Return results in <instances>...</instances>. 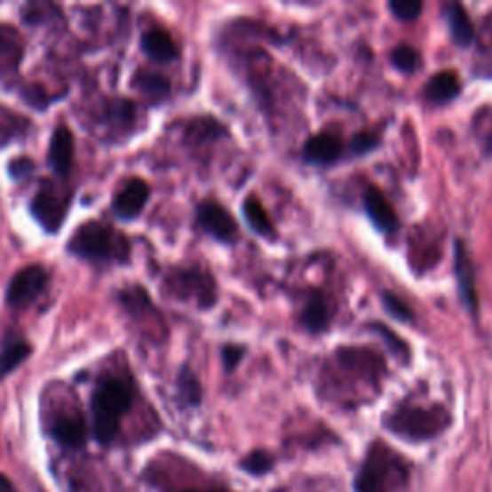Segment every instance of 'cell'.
I'll list each match as a JSON object with an SVG mask.
<instances>
[{
	"mask_svg": "<svg viewBox=\"0 0 492 492\" xmlns=\"http://www.w3.org/2000/svg\"><path fill=\"white\" fill-rule=\"evenodd\" d=\"M302 158L312 166H333V163L348 158V145L337 133L323 131L306 140L302 148Z\"/></svg>",
	"mask_w": 492,
	"mask_h": 492,
	"instance_id": "obj_10",
	"label": "cell"
},
{
	"mask_svg": "<svg viewBox=\"0 0 492 492\" xmlns=\"http://www.w3.org/2000/svg\"><path fill=\"white\" fill-rule=\"evenodd\" d=\"M462 91V83H460V77L456 72H439L432 75L425 87H424V97L427 102L431 104H448L452 102L454 99H458Z\"/></svg>",
	"mask_w": 492,
	"mask_h": 492,
	"instance_id": "obj_18",
	"label": "cell"
},
{
	"mask_svg": "<svg viewBox=\"0 0 492 492\" xmlns=\"http://www.w3.org/2000/svg\"><path fill=\"white\" fill-rule=\"evenodd\" d=\"M21 97H23V100L29 104V107H35L37 110H44L54 100V99H51L49 95H46L44 89L39 87V85L26 87L21 92Z\"/></svg>",
	"mask_w": 492,
	"mask_h": 492,
	"instance_id": "obj_32",
	"label": "cell"
},
{
	"mask_svg": "<svg viewBox=\"0 0 492 492\" xmlns=\"http://www.w3.org/2000/svg\"><path fill=\"white\" fill-rule=\"evenodd\" d=\"M444 20H447L450 39L458 44L460 49H467V46H472V43L475 39V28L462 4L452 3L444 8Z\"/></svg>",
	"mask_w": 492,
	"mask_h": 492,
	"instance_id": "obj_20",
	"label": "cell"
},
{
	"mask_svg": "<svg viewBox=\"0 0 492 492\" xmlns=\"http://www.w3.org/2000/svg\"><path fill=\"white\" fill-rule=\"evenodd\" d=\"M369 329H371L373 333H377V335L383 337V341L391 346V350H393V354H394V356L402 358L404 361L409 358V348L406 346L404 341H401V337L394 335V333L389 329V327H385L383 323H371V325H369Z\"/></svg>",
	"mask_w": 492,
	"mask_h": 492,
	"instance_id": "obj_29",
	"label": "cell"
},
{
	"mask_svg": "<svg viewBox=\"0 0 492 492\" xmlns=\"http://www.w3.org/2000/svg\"><path fill=\"white\" fill-rule=\"evenodd\" d=\"M335 308L329 298L320 290H310L306 300L302 304L298 321L302 325V329H306L312 335H320L329 329Z\"/></svg>",
	"mask_w": 492,
	"mask_h": 492,
	"instance_id": "obj_12",
	"label": "cell"
},
{
	"mask_svg": "<svg viewBox=\"0 0 492 492\" xmlns=\"http://www.w3.org/2000/svg\"><path fill=\"white\" fill-rule=\"evenodd\" d=\"M379 143H381V140H379L377 133L360 131L348 140V156H353V158L366 156V155H369L371 150L377 148Z\"/></svg>",
	"mask_w": 492,
	"mask_h": 492,
	"instance_id": "obj_28",
	"label": "cell"
},
{
	"mask_svg": "<svg viewBox=\"0 0 492 492\" xmlns=\"http://www.w3.org/2000/svg\"><path fill=\"white\" fill-rule=\"evenodd\" d=\"M49 435L66 448H81L87 442V424L81 412L56 414L49 424Z\"/></svg>",
	"mask_w": 492,
	"mask_h": 492,
	"instance_id": "obj_13",
	"label": "cell"
},
{
	"mask_svg": "<svg viewBox=\"0 0 492 492\" xmlns=\"http://www.w3.org/2000/svg\"><path fill=\"white\" fill-rule=\"evenodd\" d=\"M150 198V186L145 179L129 178L125 179L120 189L115 191L112 201V212L115 218L123 221H131L140 216Z\"/></svg>",
	"mask_w": 492,
	"mask_h": 492,
	"instance_id": "obj_9",
	"label": "cell"
},
{
	"mask_svg": "<svg viewBox=\"0 0 492 492\" xmlns=\"http://www.w3.org/2000/svg\"><path fill=\"white\" fill-rule=\"evenodd\" d=\"M185 492H198V490H185ZM210 492H224V490H210Z\"/></svg>",
	"mask_w": 492,
	"mask_h": 492,
	"instance_id": "obj_35",
	"label": "cell"
},
{
	"mask_svg": "<svg viewBox=\"0 0 492 492\" xmlns=\"http://www.w3.org/2000/svg\"><path fill=\"white\" fill-rule=\"evenodd\" d=\"M242 216L244 221L249 224V227L267 241H275L277 239V229L274 226L272 218H269L267 210L262 206V202L258 201V196L250 194L246 196V201L242 202Z\"/></svg>",
	"mask_w": 492,
	"mask_h": 492,
	"instance_id": "obj_21",
	"label": "cell"
},
{
	"mask_svg": "<svg viewBox=\"0 0 492 492\" xmlns=\"http://www.w3.org/2000/svg\"><path fill=\"white\" fill-rule=\"evenodd\" d=\"M178 394L185 406H198L202 401V386L191 368H183L178 379Z\"/></svg>",
	"mask_w": 492,
	"mask_h": 492,
	"instance_id": "obj_23",
	"label": "cell"
},
{
	"mask_svg": "<svg viewBox=\"0 0 492 492\" xmlns=\"http://www.w3.org/2000/svg\"><path fill=\"white\" fill-rule=\"evenodd\" d=\"M361 201H364V210L373 227L385 233V235H394L398 227H401V221H398L394 208L386 201V196L381 193V189L369 185L364 191V198H361Z\"/></svg>",
	"mask_w": 492,
	"mask_h": 492,
	"instance_id": "obj_14",
	"label": "cell"
},
{
	"mask_svg": "<svg viewBox=\"0 0 492 492\" xmlns=\"http://www.w3.org/2000/svg\"><path fill=\"white\" fill-rule=\"evenodd\" d=\"M383 425L404 440L424 442L440 437L452 425V416L439 404L417 406L404 402L385 416Z\"/></svg>",
	"mask_w": 492,
	"mask_h": 492,
	"instance_id": "obj_3",
	"label": "cell"
},
{
	"mask_svg": "<svg viewBox=\"0 0 492 492\" xmlns=\"http://www.w3.org/2000/svg\"><path fill=\"white\" fill-rule=\"evenodd\" d=\"M133 85L143 92V95L150 97L152 100H166L171 95V83L166 75L148 72V69H139L133 77Z\"/></svg>",
	"mask_w": 492,
	"mask_h": 492,
	"instance_id": "obj_22",
	"label": "cell"
},
{
	"mask_svg": "<svg viewBox=\"0 0 492 492\" xmlns=\"http://www.w3.org/2000/svg\"><path fill=\"white\" fill-rule=\"evenodd\" d=\"M0 492H18L6 475H0Z\"/></svg>",
	"mask_w": 492,
	"mask_h": 492,
	"instance_id": "obj_34",
	"label": "cell"
},
{
	"mask_svg": "<svg viewBox=\"0 0 492 492\" xmlns=\"http://www.w3.org/2000/svg\"><path fill=\"white\" fill-rule=\"evenodd\" d=\"M67 252L95 264H125L131 254L129 239L102 221H85L67 241Z\"/></svg>",
	"mask_w": 492,
	"mask_h": 492,
	"instance_id": "obj_2",
	"label": "cell"
},
{
	"mask_svg": "<svg viewBox=\"0 0 492 492\" xmlns=\"http://www.w3.org/2000/svg\"><path fill=\"white\" fill-rule=\"evenodd\" d=\"M239 465L244 473L254 475V477H262L274 470L275 460H274V456L266 450H252L249 456H244Z\"/></svg>",
	"mask_w": 492,
	"mask_h": 492,
	"instance_id": "obj_27",
	"label": "cell"
},
{
	"mask_svg": "<svg viewBox=\"0 0 492 492\" xmlns=\"http://www.w3.org/2000/svg\"><path fill=\"white\" fill-rule=\"evenodd\" d=\"M421 62V54L412 44H398L391 52V64L402 74H416Z\"/></svg>",
	"mask_w": 492,
	"mask_h": 492,
	"instance_id": "obj_25",
	"label": "cell"
},
{
	"mask_svg": "<svg viewBox=\"0 0 492 492\" xmlns=\"http://www.w3.org/2000/svg\"><path fill=\"white\" fill-rule=\"evenodd\" d=\"M23 58V39L12 26L0 23V75L14 74Z\"/></svg>",
	"mask_w": 492,
	"mask_h": 492,
	"instance_id": "obj_17",
	"label": "cell"
},
{
	"mask_svg": "<svg viewBox=\"0 0 492 492\" xmlns=\"http://www.w3.org/2000/svg\"><path fill=\"white\" fill-rule=\"evenodd\" d=\"M381 304L385 312L391 315L393 320L401 323H412L416 320L414 310L409 308V304L396 295L393 290H383L381 292Z\"/></svg>",
	"mask_w": 492,
	"mask_h": 492,
	"instance_id": "obj_24",
	"label": "cell"
},
{
	"mask_svg": "<svg viewBox=\"0 0 492 492\" xmlns=\"http://www.w3.org/2000/svg\"><path fill=\"white\" fill-rule=\"evenodd\" d=\"M454 275H456V281H458V292L465 310L477 315L479 302H477L473 264L462 239L456 241V246H454Z\"/></svg>",
	"mask_w": 492,
	"mask_h": 492,
	"instance_id": "obj_11",
	"label": "cell"
},
{
	"mask_svg": "<svg viewBox=\"0 0 492 492\" xmlns=\"http://www.w3.org/2000/svg\"><path fill=\"white\" fill-rule=\"evenodd\" d=\"M135 401L133 385L123 377L104 373L91 394L92 435L100 444H110L120 432L122 417Z\"/></svg>",
	"mask_w": 492,
	"mask_h": 492,
	"instance_id": "obj_1",
	"label": "cell"
},
{
	"mask_svg": "<svg viewBox=\"0 0 492 492\" xmlns=\"http://www.w3.org/2000/svg\"><path fill=\"white\" fill-rule=\"evenodd\" d=\"M29 356L31 345L26 338L16 333H8L3 338V345H0V379H4L12 371H16Z\"/></svg>",
	"mask_w": 492,
	"mask_h": 492,
	"instance_id": "obj_19",
	"label": "cell"
},
{
	"mask_svg": "<svg viewBox=\"0 0 492 492\" xmlns=\"http://www.w3.org/2000/svg\"><path fill=\"white\" fill-rule=\"evenodd\" d=\"M28 123L29 122L26 118H21V115L0 107V147L14 140V137L26 133Z\"/></svg>",
	"mask_w": 492,
	"mask_h": 492,
	"instance_id": "obj_26",
	"label": "cell"
},
{
	"mask_svg": "<svg viewBox=\"0 0 492 492\" xmlns=\"http://www.w3.org/2000/svg\"><path fill=\"white\" fill-rule=\"evenodd\" d=\"M246 356V348L241 345H226L221 348V364H224L227 373H233L237 369V366L244 360Z\"/></svg>",
	"mask_w": 492,
	"mask_h": 492,
	"instance_id": "obj_31",
	"label": "cell"
},
{
	"mask_svg": "<svg viewBox=\"0 0 492 492\" xmlns=\"http://www.w3.org/2000/svg\"><path fill=\"white\" fill-rule=\"evenodd\" d=\"M140 49L156 64H170L179 56V49L166 29L152 28L140 37Z\"/></svg>",
	"mask_w": 492,
	"mask_h": 492,
	"instance_id": "obj_16",
	"label": "cell"
},
{
	"mask_svg": "<svg viewBox=\"0 0 492 492\" xmlns=\"http://www.w3.org/2000/svg\"><path fill=\"white\" fill-rule=\"evenodd\" d=\"M8 171H10V178L12 179L23 181V179L29 178V175L35 171V163L28 156H20V158H14V160H12L8 163Z\"/></svg>",
	"mask_w": 492,
	"mask_h": 492,
	"instance_id": "obj_33",
	"label": "cell"
},
{
	"mask_svg": "<svg viewBox=\"0 0 492 492\" xmlns=\"http://www.w3.org/2000/svg\"><path fill=\"white\" fill-rule=\"evenodd\" d=\"M46 285H49V274L41 264L21 267L6 289V304L14 310H26L43 295Z\"/></svg>",
	"mask_w": 492,
	"mask_h": 492,
	"instance_id": "obj_7",
	"label": "cell"
},
{
	"mask_svg": "<svg viewBox=\"0 0 492 492\" xmlns=\"http://www.w3.org/2000/svg\"><path fill=\"white\" fill-rule=\"evenodd\" d=\"M163 290L168 297L194 302L202 310H210L218 300V287L212 274L198 266L171 269L163 277Z\"/></svg>",
	"mask_w": 492,
	"mask_h": 492,
	"instance_id": "obj_5",
	"label": "cell"
},
{
	"mask_svg": "<svg viewBox=\"0 0 492 492\" xmlns=\"http://www.w3.org/2000/svg\"><path fill=\"white\" fill-rule=\"evenodd\" d=\"M69 206H72V193L64 191L62 185L46 181L31 198L29 212L46 233L56 235L66 221Z\"/></svg>",
	"mask_w": 492,
	"mask_h": 492,
	"instance_id": "obj_6",
	"label": "cell"
},
{
	"mask_svg": "<svg viewBox=\"0 0 492 492\" xmlns=\"http://www.w3.org/2000/svg\"><path fill=\"white\" fill-rule=\"evenodd\" d=\"M74 133L62 122L58 123L49 143V166L58 178H67L74 166Z\"/></svg>",
	"mask_w": 492,
	"mask_h": 492,
	"instance_id": "obj_15",
	"label": "cell"
},
{
	"mask_svg": "<svg viewBox=\"0 0 492 492\" xmlns=\"http://www.w3.org/2000/svg\"><path fill=\"white\" fill-rule=\"evenodd\" d=\"M196 224L219 242L233 244L239 239V224L227 208L214 201H204L196 208Z\"/></svg>",
	"mask_w": 492,
	"mask_h": 492,
	"instance_id": "obj_8",
	"label": "cell"
},
{
	"mask_svg": "<svg viewBox=\"0 0 492 492\" xmlns=\"http://www.w3.org/2000/svg\"><path fill=\"white\" fill-rule=\"evenodd\" d=\"M389 10L398 20L414 21L419 18L421 10H424V4L417 3V0H393V3H389Z\"/></svg>",
	"mask_w": 492,
	"mask_h": 492,
	"instance_id": "obj_30",
	"label": "cell"
},
{
	"mask_svg": "<svg viewBox=\"0 0 492 492\" xmlns=\"http://www.w3.org/2000/svg\"><path fill=\"white\" fill-rule=\"evenodd\" d=\"M409 470L401 454L391 450L385 442H373L366 460L356 473V492H394L408 485Z\"/></svg>",
	"mask_w": 492,
	"mask_h": 492,
	"instance_id": "obj_4",
	"label": "cell"
}]
</instances>
